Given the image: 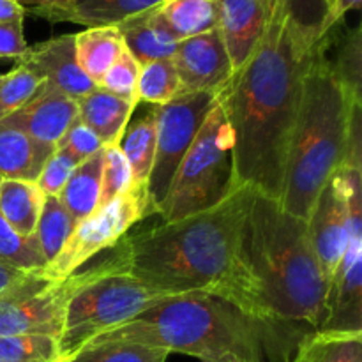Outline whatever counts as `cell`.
Returning a JSON list of instances; mask_svg holds the SVG:
<instances>
[{
    "label": "cell",
    "instance_id": "1",
    "mask_svg": "<svg viewBox=\"0 0 362 362\" xmlns=\"http://www.w3.org/2000/svg\"><path fill=\"white\" fill-rule=\"evenodd\" d=\"M317 48L299 37L281 0H274L264 37L219 94L232 129L239 186L281 198L304 76Z\"/></svg>",
    "mask_w": 362,
    "mask_h": 362
},
{
    "label": "cell",
    "instance_id": "2",
    "mask_svg": "<svg viewBox=\"0 0 362 362\" xmlns=\"http://www.w3.org/2000/svg\"><path fill=\"white\" fill-rule=\"evenodd\" d=\"M251 197L250 186H239L209 211L124 235L110 257L166 293L216 296L269 318L243 253V223Z\"/></svg>",
    "mask_w": 362,
    "mask_h": 362
},
{
    "label": "cell",
    "instance_id": "3",
    "mask_svg": "<svg viewBox=\"0 0 362 362\" xmlns=\"http://www.w3.org/2000/svg\"><path fill=\"white\" fill-rule=\"evenodd\" d=\"M308 332L311 329L247 313L221 297L182 296L165 300L90 341L126 339L200 361L290 362Z\"/></svg>",
    "mask_w": 362,
    "mask_h": 362
},
{
    "label": "cell",
    "instance_id": "4",
    "mask_svg": "<svg viewBox=\"0 0 362 362\" xmlns=\"http://www.w3.org/2000/svg\"><path fill=\"white\" fill-rule=\"evenodd\" d=\"M243 253L264 313L320 331L331 281L311 246L306 221L283 211L279 200L253 191L243 223Z\"/></svg>",
    "mask_w": 362,
    "mask_h": 362
},
{
    "label": "cell",
    "instance_id": "5",
    "mask_svg": "<svg viewBox=\"0 0 362 362\" xmlns=\"http://www.w3.org/2000/svg\"><path fill=\"white\" fill-rule=\"evenodd\" d=\"M327 35L308 66L299 117L290 141L279 205L306 221L327 180L346 158L354 115L362 105L354 101L325 57Z\"/></svg>",
    "mask_w": 362,
    "mask_h": 362
},
{
    "label": "cell",
    "instance_id": "6",
    "mask_svg": "<svg viewBox=\"0 0 362 362\" xmlns=\"http://www.w3.org/2000/svg\"><path fill=\"white\" fill-rule=\"evenodd\" d=\"M73 276L74 285L67 299L59 339L62 361L101 332L119 327L158 304L179 297L134 278L112 257H106L94 267L80 269Z\"/></svg>",
    "mask_w": 362,
    "mask_h": 362
},
{
    "label": "cell",
    "instance_id": "7",
    "mask_svg": "<svg viewBox=\"0 0 362 362\" xmlns=\"http://www.w3.org/2000/svg\"><path fill=\"white\" fill-rule=\"evenodd\" d=\"M237 187L232 129L218 101L184 156L158 214L168 223L209 211Z\"/></svg>",
    "mask_w": 362,
    "mask_h": 362
},
{
    "label": "cell",
    "instance_id": "8",
    "mask_svg": "<svg viewBox=\"0 0 362 362\" xmlns=\"http://www.w3.org/2000/svg\"><path fill=\"white\" fill-rule=\"evenodd\" d=\"M349 184V244L331 278L327 317L320 331L362 332V126L354 124L341 165Z\"/></svg>",
    "mask_w": 362,
    "mask_h": 362
},
{
    "label": "cell",
    "instance_id": "9",
    "mask_svg": "<svg viewBox=\"0 0 362 362\" xmlns=\"http://www.w3.org/2000/svg\"><path fill=\"white\" fill-rule=\"evenodd\" d=\"M151 214L156 212L147 189L131 186L129 191L78 223L59 257L49 262L41 274L48 279H66L101 251L113 250L136 223Z\"/></svg>",
    "mask_w": 362,
    "mask_h": 362
},
{
    "label": "cell",
    "instance_id": "10",
    "mask_svg": "<svg viewBox=\"0 0 362 362\" xmlns=\"http://www.w3.org/2000/svg\"><path fill=\"white\" fill-rule=\"evenodd\" d=\"M218 101L219 92L202 90L179 94L166 105L156 106V156L147 180V194L156 214L184 156Z\"/></svg>",
    "mask_w": 362,
    "mask_h": 362
},
{
    "label": "cell",
    "instance_id": "11",
    "mask_svg": "<svg viewBox=\"0 0 362 362\" xmlns=\"http://www.w3.org/2000/svg\"><path fill=\"white\" fill-rule=\"evenodd\" d=\"M74 276L48 279L35 272L0 293V336L39 334L60 339Z\"/></svg>",
    "mask_w": 362,
    "mask_h": 362
},
{
    "label": "cell",
    "instance_id": "12",
    "mask_svg": "<svg viewBox=\"0 0 362 362\" xmlns=\"http://www.w3.org/2000/svg\"><path fill=\"white\" fill-rule=\"evenodd\" d=\"M306 225L315 255L331 281L346 250L350 233L349 184L341 168L322 187Z\"/></svg>",
    "mask_w": 362,
    "mask_h": 362
},
{
    "label": "cell",
    "instance_id": "13",
    "mask_svg": "<svg viewBox=\"0 0 362 362\" xmlns=\"http://www.w3.org/2000/svg\"><path fill=\"white\" fill-rule=\"evenodd\" d=\"M180 81V94L221 92L233 76V67L218 28L184 39L172 57Z\"/></svg>",
    "mask_w": 362,
    "mask_h": 362
},
{
    "label": "cell",
    "instance_id": "14",
    "mask_svg": "<svg viewBox=\"0 0 362 362\" xmlns=\"http://www.w3.org/2000/svg\"><path fill=\"white\" fill-rule=\"evenodd\" d=\"M18 64L27 67L46 88L80 101L98 85L81 71L74 49V34H64L28 46Z\"/></svg>",
    "mask_w": 362,
    "mask_h": 362
},
{
    "label": "cell",
    "instance_id": "15",
    "mask_svg": "<svg viewBox=\"0 0 362 362\" xmlns=\"http://www.w3.org/2000/svg\"><path fill=\"white\" fill-rule=\"evenodd\" d=\"M78 119V101L42 85L21 108L0 120V129H14L32 140L57 147L71 124Z\"/></svg>",
    "mask_w": 362,
    "mask_h": 362
},
{
    "label": "cell",
    "instance_id": "16",
    "mask_svg": "<svg viewBox=\"0 0 362 362\" xmlns=\"http://www.w3.org/2000/svg\"><path fill=\"white\" fill-rule=\"evenodd\" d=\"M218 30L233 73L250 60L267 30L274 0H216Z\"/></svg>",
    "mask_w": 362,
    "mask_h": 362
},
{
    "label": "cell",
    "instance_id": "17",
    "mask_svg": "<svg viewBox=\"0 0 362 362\" xmlns=\"http://www.w3.org/2000/svg\"><path fill=\"white\" fill-rule=\"evenodd\" d=\"M161 2L165 0H73L64 7L34 9L27 13L48 21H71L87 28L117 27Z\"/></svg>",
    "mask_w": 362,
    "mask_h": 362
},
{
    "label": "cell",
    "instance_id": "18",
    "mask_svg": "<svg viewBox=\"0 0 362 362\" xmlns=\"http://www.w3.org/2000/svg\"><path fill=\"white\" fill-rule=\"evenodd\" d=\"M136 106L106 88L95 87L78 101V119L94 131L105 147L119 145Z\"/></svg>",
    "mask_w": 362,
    "mask_h": 362
},
{
    "label": "cell",
    "instance_id": "19",
    "mask_svg": "<svg viewBox=\"0 0 362 362\" xmlns=\"http://www.w3.org/2000/svg\"><path fill=\"white\" fill-rule=\"evenodd\" d=\"M117 30L120 32L124 48L136 59L140 66L156 60L172 59L179 45V41L159 23L154 7L122 21L117 25Z\"/></svg>",
    "mask_w": 362,
    "mask_h": 362
},
{
    "label": "cell",
    "instance_id": "20",
    "mask_svg": "<svg viewBox=\"0 0 362 362\" xmlns=\"http://www.w3.org/2000/svg\"><path fill=\"white\" fill-rule=\"evenodd\" d=\"M55 148L20 131L0 129V179L35 182Z\"/></svg>",
    "mask_w": 362,
    "mask_h": 362
},
{
    "label": "cell",
    "instance_id": "21",
    "mask_svg": "<svg viewBox=\"0 0 362 362\" xmlns=\"http://www.w3.org/2000/svg\"><path fill=\"white\" fill-rule=\"evenodd\" d=\"M45 198L35 182L0 179V214L23 239L34 237Z\"/></svg>",
    "mask_w": 362,
    "mask_h": 362
},
{
    "label": "cell",
    "instance_id": "22",
    "mask_svg": "<svg viewBox=\"0 0 362 362\" xmlns=\"http://www.w3.org/2000/svg\"><path fill=\"white\" fill-rule=\"evenodd\" d=\"M154 14L179 42L218 28L216 0H165L154 7Z\"/></svg>",
    "mask_w": 362,
    "mask_h": 362
},
{
    "label": "cell",
    "instance_id": "23",
    "mask_svg": "<svg viewBox=\"0 0 362 362\" xmlns=\"http://www.w3.org/2000/svg\"><path fill=\"white\" fill-rule=\"evenodd\" d=\"M119 147L129 163L133 186L147 189L156 156V106L148 105L144 113L129 120Z\"/></svg>",
    "mask_w": 362,
    "mask_h": 362
},
{
    "label": "cell",
    "instance_id": "24",
    "mask_svg": "<svg viewBox=\"0 0 362 362\" xmlns=\"http://www.w3.org/2000/svg\"><path fill=\"white\" fill-rule=\"evenodd\" d=\"M105 148V147H103ZM103 148L90 158L83 159L62 191L59 193V200L69 212L71 218L76 221H83L90 214H94L99 207V193H101V172H103Z\"/></svg>",
    "mask_w": 362,
    "mask_h": 362
},
{
    "label": "cell",
    "instance_id": "25",
    "mask_svg": "<svg viewBox=\"0 0 362 362\" xmlns=\"http://www.w3.org/2000/svg\"><path fill=\"white\" fill-rule=\"evenodd\" d=\"M74 49L81 71L99 85L108 67L124 49L117 27H92L74 34Z\"/></svg>",
    "mask_w": 362,
    "mask_h": 362
},
{
    "label": "cell",
    "instance_id": "26",
    "mask_svg": "<svg viewBox=\"0 0 362 362\" xmlns=\"http://www.w3.org/2000/svg\"><path fill=\"white\" fill-rule=\"evenodd\" d=\"M290 362H362V332H308Z\"/></svg>",
    "mask_w": 362,
    "mask_h": 362
},
{
    "label": "cell",
    "instance_id": "27",
    "mask_svg": "<svg viewBox=\"0 0 362 362\" xmlns=\"http://www.w3.org/2000/svg\"><path fill=\"white\" fill-rule=\"evenodd\" d=\"M170 352L159 346L126 339L88 341L69 356L66 362H166Z\"/></svg>",
    "mask_w": 362,
    "mask_h": 362
},
{
    "label": "cell",
    "instance_id": "28",
    "mask_svg": "<svg viewBox=\"0 0 362 362\" xmlns=\"http://www.w3.org/2000/svg\"><path fill=\"white\" fill-rule=\"evenodd\" d=\"M74 228H76V221L71 218L62 202L57 197H46L34 233V239L46 265L59 257Z\"/></svg>",
    "mask_w": 362,
    "mask_h": 362
},
{
    "label": "cell",
    "instance_id": "29",
    "mask_svg": "<svg viewBox=\"0 0 362 362\" xmlns=\"http://www.w3.org/2000/svg\"><path fill=\"white\" fill-rule=\"evenodd\" d=\"M334 76L356 103L362 105V28H349L336 46L334 60H329Z\"/></svg>",
    "mask_w": 362,
    "mask_h": 362
},
{
    "label": "cell",
    "instance_id": "30",
    "mask_svg": "<svg viewBox=\"0 0 362 362\" xmlns=\"http://www.w3.org/2000/svg\"><path fill=\"white\" fill-rule=\"evenodd\" d=\"M180 94V81L172 59L156 60L141 66L138 78V103L161 106Z\"/></svg>",
    "mask_w": 362,
    "mask_h": 362
},
{
    "label": "cell",
    "instance_id": "31",
    "mask_svg": "<svg viewBox=\"0 0 362 362\" xmlns=\"http://www.w3.org/2000/svg\"><path fill=\"white\" fill-rule=\"evenodd\" d=\"M286 18L299 37L315 48L327 35V0H281Z\"/></svg>",
    "mask_w": 362,
    "mask_h": 362
},
{
    "label": "cell",
    "instance_id": "32",
    "mask_svg": "<svg viewBox=\"0 0 362 362\" xmlns=\"http://www.w3.org/2000/svg\"><path fill=\"white\" fill-rule=\"evenodd\" d=\"M59 339L52 336H0V362H60Z\"/></svg>",
    "mask_w": 362,
    "mask_h": 362
},
{
    "label": "cell",
    "instance_id": "33",
    "mask_svg": "<svg viewBox=\"0 0 362 362\" xmlns=\"http://www.w3.org/2000/svg\"><path fill=\"white\" fill-rule=\"evenodd\" d=\"M0 258L25 272H42L46 262L34 237L23 239L0 214Z\"/></svg>",
    "mask_w": 362,
    "mask_h": 362
},
{
    "label": "cell",
    "instance_id": "34",
    "mask_svg": "<svg viewBox=\"0 0 362 362\" xmlns=\"http://www.w3.org/2000/svg\"><path fill=\"white\" fill-rule=\"evenodd\" d=\"M41 87L42 81L21 64H16L13 71L2 74V80H0V120L16 112L27 101H30Z\"/></svg>",
    "mask_w": 362,
    "mask_h": 362
},
{
    "label": "cell",
    "instance_id": "35",
    "mask_svg": "<svg viewBox=\"0 0 362 362\" xmlns=\"http://www.w3.org/2000/svg\"><path fill=\"white\" fill-rule=\"evenodd\" d=\"M133 186L129 163L122 154L119 145H108L103 148V172H101V193H99V207H105L117 197L124 194ZM98 207V209H99Z\"/></svg>",
    "mask_w": 362,
    "mask_h": 362
},
{
    "label": "cell",
    "instance_id": "36",
    "mask_svg": "<svg viewBox=\"0 0 362 362\" xmlns=\"http://www.w3.org/2000/svg\"><path fill=\"white\" fill-rule=\"evenodd\" d=\"M140 71L141 66L136 62V59L124 48L120 55L115 59V62L108 67V71L101 78L98 87L106 88L112 94L119 95V98L126 99V101L133 103V105H138L136 87Z\"/></svg>",
    "mask_w": 362,
    "mask_h": 362
},
{
    "label": "cell",
    "instance_id": "37",
    "mask_svg": "<svg viewBox=\"0 0 362 362\" xmlns=\"http://www.w3.org/2000/svg\"><path fill=\"white\" fill-rule=\"evenodd\" d=\"M80 163L81 159L74 156L73 152H69L67 148L57 147L55 152L46 161V165L42 166L35 184H37V187L42 191L45 197H59V193L66 186V182Z\"/></svg>",
    "mask_w": 362,
    "mask_h": 362
},
{
    "label": "cell",
    "instance_id": "38",
    "mask_svg": "<svg viewBox=\"0 0 362 362\" xmlns=\"http://www.w3.org/2000/svg\"><path fill=\"white\" fill-rule=\"evenodd\" d=\"M57 147L67 148V151L73 152L74 156H78V158L83 161V159L90 158L92 154L101 151L105 145H103V141L95 136L94 131L88 129L80 119H76L71 124L69 129L66 131V134L60 138Z\"/></svg>",
    "mask_w": 362,
    "mask_h": 362
},
{
    "label": "cell",
    "instance_id": "39",
    "mask_svg": "<svg viewBox=\"0 0 362 362\" xmlns=\"http://www.w3.org/2000/svg\"><path fill=\"white\" fill-rule=\"evenodd\" d=\"M28 49L23 20L0 21V59H21Z\"/></svg>",
    "mask_w": 362,
    "mask_h": 362
},
{
    "label": "cell",
    "instance_id": "40",
    "mask_svg": "<svg viewBox=\"0 0 362 362\" xmlns=\"http://www.w3.org/2000/svg\"><path fill=\"white\" fill-rule=\"evenodd\" d=\"M32 274H35V272H25L0 258V293L14 288L20 283H23L25 279L30 278Z\"/></svg>",
    "mask_w": 362,
    "mask_h": 362
},
{
    "label": "cell",
    "instance_id": "41",
    "mask_svg": "<svg viewBox=\"0 0 362 362\" xmlns=\"http://www.w3.org/2000/svg\"><path fill=\"white\" fill-rule=\"evenodd\" d=\"M361 2L362 0H334V6H332L331 14H329L327 20V34L338 27V23L345 18V14L349 13V11L359 9Z\"/></svg>",
    "mask_w": 362,
    "mask_h": 362
},
{
    "label": "cell",
    "instance_id": "42",
    "mask_svg": "<svg viewBox=\"0 0 362 362\" xmlns=\"http://www.w3.org/2000/svg\"><path fill=\"white\" fill-rule=\"evenodd\" d=\"M25 7L13 0H0V21L25 20Z\"/></svg>",
    "mask_w": 362,
    "mask_h": 362
},
{
    "label": "cell",
    "instance_id": "43",
    "mask_svg": "<svg viewBox=\"0 0 362 362\" xmlns=\"http://www.w3.org/2000/svg\"><path fill=\"white\" fill-rule=\"evenodd\" d=\"M13 2L23 6L25 13H27V11L34 9H55V7H64L69 2H73V0H13Z\"/></svg>",
    "mask_w": 362,
    "mask_h": 362
},
{
    "label": "cell",
    "instance_id": "44",
    "mask_svg": "<svg viewBox=\"0 0 362 362\" xmlns=\"http://www.w3.org/2000/svg\"><path fill=\"white\" fill-rule=\"evenodd\" d=\"M202 362H239L235 359H209V361H202Z\"/></svg>",
    "mask_w": 362,
    "mask_h": 362
},
{
    "label": "cell",
    "instance_id": "45",
    "mask_svg": "<svg viewBox=\"0 0 362 362\" xmlns=\"http://www.w3.org/2000/svg\"><path fill=\"white\" fill-rule=\"evenodd\" d=\"M332 6H334V0H327V7H329V14H331Z\"/></svg>",
    "mask_w": 362,
    "mask_h": 362
},
{
    "label": "cell",
    "instance_id": "46",
    "mask_svg": "<svg viewBox=\"0 0 362 362\" xmlns=\"http://www.w3.org/2000/svg\"><path fill=\"white\" fill-rule=\"evenodd\" d=\"M0 80H2V74H0Z\"/></svg>",
    "mask_w": 362,
    "mask_h": 362
},
{
    "label": "cell",
    "instance_id": "47",
    "mask_svg": "<svg viewBox=\"0 0 362 362\" xmlns=\"http://www.w3.org/2000/svg\"><path fill=\"white\" fill-rule=\"evenodd\" d=\"M60 362H66V361H60Z\"/></svg>",
    "mask_w": 362,
    "mask_h": 362
}]
</instances>
